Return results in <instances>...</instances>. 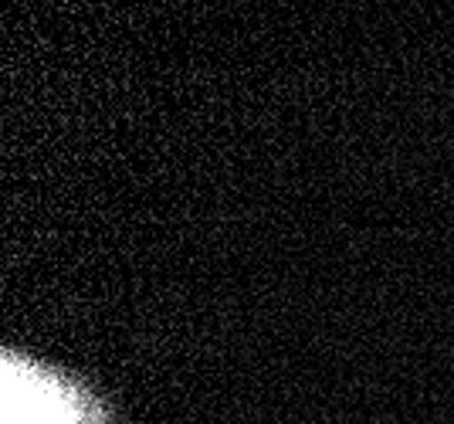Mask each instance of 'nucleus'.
I'll return each instance as SVG.
<instances>
[{"mask_svg":"<svg viewBox=\"0 0 454 424\" xmlns=\"http://www.w3.org/2000/svg\"><path fill=\"white\" fill-rule=\"evenodd\" d=\"M4 424H106V414L75 381L7 353Z\"/></svg>","mask_w":454,"mask_h":424,"instance_id":"nucleus-1","label":"nucleus"}]
</instances>
